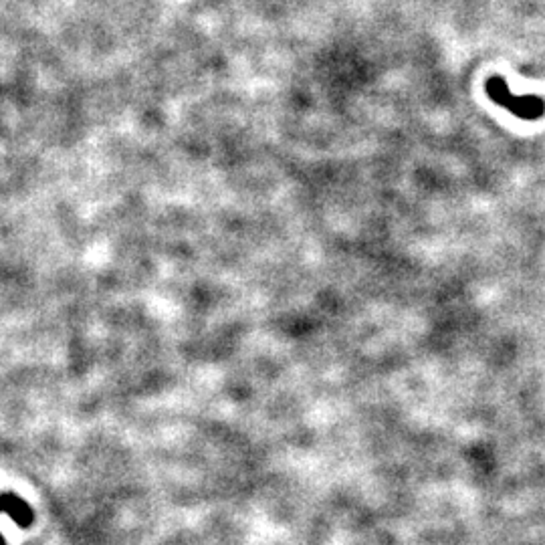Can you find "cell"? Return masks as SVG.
Instances as JSON below:
<instances>
[{"label":"cell","mask_w":545,"mask_h":545,"mask_svg":"<svg viewBox=\"0 0 545 545\" xmlns=\"http://www.w3.org/2000/svg\"><path fill=\"white\" fill-rule=\"evenodd\" d=\"M487 95L501 107H505L507 112L521 120H537L545 112V103L535 97V95H515L509 91L507 83L503 77L495 75L487 81Z\"/></svg>","instance_id":"1"},{"label":"cell","mask_w":545,"mask_h":545,"mask_svg":"<svg viewBox=\"0 0 545 545\" xmlns=\"http://www.w3.org/2000/svg\"><path fill=\"white\" fill-rule=\"evenodd\" d=\"M0 515H9L17 525L21 527H31L35 521V511L31 509V505L21 499L15 493H0ZM0 545H7L5 535L0 533Z\"/></svg>","instance_id":"2"}]
</instances>
